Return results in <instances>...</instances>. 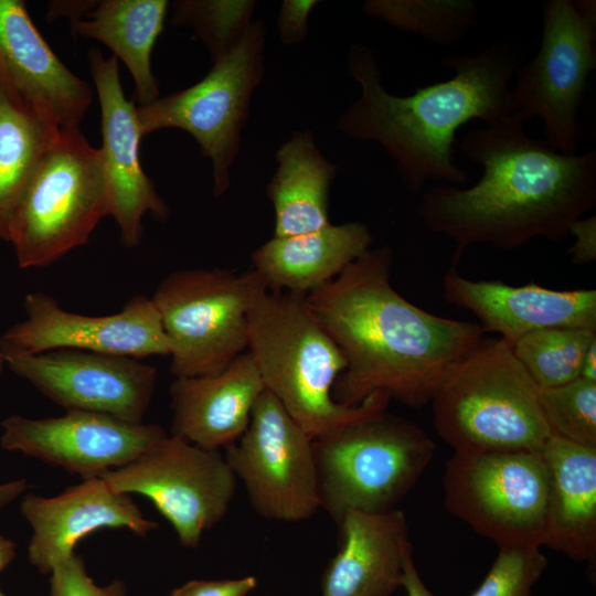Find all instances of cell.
Here are the masks:
<instances>
[{
  "mask_svg": "<svg viewBox=\"0 0 596 596\" xmlns=\"http://www.w3.org/2000/svg\"><path fill=\"white\" fill-rule=\"evenodd\" d=\"M393 252L370 248L306 295L345 370L332 395L345 406L381 394L411 407L430 402L449 370L485 338L477 322L430 313L391 283Z\"/></svg>",
  "mask_w": 596,
  "mask_h": 596,
  "instance_id": "obj_1",
  "label": "cell"
},
{
  "mask_svg": "<svg viewBox=\"0 0 596 596\" xmlns=\"http://www.w3.org/2000/svg\"><path fill=\"white\" fill-rule=\"evenodd\" d=\"M482 167L471 187L438 184L418 215L455 244L454 263L472 244L509 251L533 238L560 241L596 205V150L564 155L529 136L512 115L468 130L459 143Z\"/></svg>",
  "mask_w": 596,
  "mask_h": 596,
  "instance_id": "obj_2",
  "label": "cell"
},
{
  "mask_svg": "<svg viewBox=\"0 0 596 596\" xmlns=\"http://www.w3.org/2000/svg\"><path fill=\"white\" fill-rule=\"evenodd\" d=\"M441 65L453 70L449 79L396 96L384 88L371 47L352 44L348 53V73L360 95L342 111L337 128L349 138L380 145L413 193L429 180L467 184L466 170L454 160L457 129L473 119L488 124L515 113L510 84L521 60L510 45L449 54Z\"/></svg>",
  "mask_w": 596,
  "mask_h": 596,
  "instance_id": "obj_3",
  "label": "cell"
},
{
  "mask_svg": "<svg viewBox=\"0 0 596 596\" xmlns=\"http://www.w3.org/2000/svg\"><path fill=\"white\" fill-rule=\"evenodd\" d=\"M247 351L265 389L312 439L391 402L381 394L355 406L334 401L333 386L345 361L313 316L306 295L264 294L249 315Z\"/></svg>",
  "mask_w": 596,
  "mask_h": 596,
  "instance_id": "obj_4",
  "label": "cell"
},
{
  "mask_svg": "<svg viewBox=\"0 0 596 596\" xmlns=\"http://www.w3.org/2000/svg\"><path fill=\"white\" fill-rule=\"evenodd\" d=\"M438 436L459 453H540L552 437L539 387L501 338H483L430 402Z\"/></svg>",
  "mask_w": 596,
  "mask_h": 596,
  "instance_id": "obj_5",
  "label": "cell"
},
{
  "mask_svg": "<svg viewBox=\"0 0 596 596\" xmlns=\"http://www.w3.org/2000/svg\"><path fill=\"white\" fill-rule=\"evenodd\" d=\"M377 408L312 439L320 509L383 513L416 485L436 445L419 426Z\"/></svg>",
  "mask_w": 596,
  "mask_h": 596,
  "instance_id": "obj_6",
  "label": "cell"
},
{
  "mask_svg": "<svg viewBox=\"0 0 596 596\" xmlns=\"http://www.w3.org/2000/svg\"><path fill=\"white\" fill-rule=\"evenodd\" d=\"M108 215L99 148L78 127L61 129L12 215L8 242L21 268L45 267L85 245Z\"/></svg>",
  "mask_w": 596,
  "mask_h": 596,
  "instance_id": "obj_7",
  "label": "cell"
},
{
  "mask_svg": "<svg viewBox=\"0 0 596 596\" xmlns=\"http://www.w3.org/2000/svg\"><path fill=\"white\" fill-rule=\"evenodd\" d=\"M268 286L254 269H181L168 274L151 300L169 341L174 377L212 375L248 349L249 315Z\"/></svg>",
  "mask_w": 596,
  "mask_h": 596,
  "instance_id": "obj_8",
  "label": "cell"
},
{
  "mask_svg": "<svg viewBox=\"0 0 596 596\" xmlns=\"http://www.w3.org/2000/svg\"><path fill=\"white\" fill-rule=\"evenodd\" d=\"M266 28L253 21L241 42L213 62L194 85L155 102L137 106L142 137L177 128L189 132L212 163L213 193L224 194L231 184L251 100L265 73Z\"/></svg>",
  "mask_w": 596,
  "mask_h": 596,
  "instance_id": "obj_9",
  "label": "cell"
},
{
  "mask_svg": "<svg viewBox=\"0 0 596 596\" xmlns=\"http://www.w3.org/2000/svg\"><path fill=\"white\" fill-rule=\"evenodd\" d=\"M540 49L515 72L510 89L524 124L543 121L544 141L564 155H575L584 136L579 109L587 78L596 66L595 0H549L542 11Z\"/></svg>",
  "mask_w": 596,
  "mask_h": 596,
  "instance_id": "obj_10",
  "label": "cell"
},
{
  "mask_svg": "<svg viewBox=\"0 0 596 596\" xmlns=\"http://www.w3.org/2000/svg\"><path fill=\"white\" fill-rule=\"evenodd\" d=\"M445 507L503 545L545 543L549 475L540 453H459L443 476Z\"/></svg>",
  "mask_w": 596,
  "mask_h": 596,
  "instance_id": "obj_11",
  "label": "cell"
},
{
  "mask_svg": "<svg viewBox=\"0 0 596 596\" xmlns=\"http://www.w3.org/2000/svg\"><path fill=\"white\" fill-rule=\"evenodd\" d=\"M99 477L117 492L148 498L188 549L198 547L204 532L224 518L237 483L221 450L171 434Z\"/></svg>",
  "mask_w": 596,
  "mask_h": 596,
  "instance_id": "obj_12",
  "label": "cell"
},
{
  "mask_svg": "<svg viewBox=\"0 0 596 596\" xmlns=\"http://www.w3.org/2000/svg\"><path fill=\"white\" fill-rule=\"evenodd\" d=\"M224 456L260 517L300 522L320 509L312 438L267 390Z\"/></svg>",
  "mask_w": 596,
  "mask_h": 596,
  "instance_id": "obj_13",
  "label": "cell"
},
{
  "mask_svg": "<svg viewBox=\"0 0 596 596\" xmlns=\"http://www.w3.org/2000/svg\"><path fill=\"white\" fill-rule=\"evenodd\" d=\"M7 366L66 411H86L143 423L157 369L139 359L56 349L36 354H6Z\"/></svg>",
  "mask_w": 596,
  "mask_h": 596,
  "instance_id": "obj_14",
  "label": "cell"
},
{
  "mask_svg": "<svg viewBox=\"0 0 596 596\" xmlns=\"http://www.w3.org/2000/svg\"><path fill=\"white\" fill-rule=\"evenodd\" d=\"M25 318L1 337L3 354L75 349L142 360L169 355L170 347L151 297L135 296L113 315L87 316L63 309L42 291L25 296Z\"/></svg>",
  "mask_w": 596,
  "mask_h": 596,
  "instance_id": "obj_15",
  "label": "cell"
},
{
  "mask_svg": "<svg viewBox=\"0 0 596 596\" xmlns=\"http://www.w3.org/2000/svg\"><path fill=\"white\" fill-rule=\"evenodd\" d=\"M1 426L3 449L34 457L83 479L131 462L168 435L158 424H135L86 411L39 419L12 415Z\"/></svg>",
  "mask_w": 596,
  "mask_h": 596,
  "instance_id": "obj_16",
  "label": "cell"
},
{
  "mask_svg": "<svg viewBox=\"0 0 596 596\" xmlns=\"http://www.w3.org/2000/svg\"><path fill=\"white\" fill-rule=\"evenodd\" d=\"M88 61L100 106L99 150L110 216L119 228L123 244L131 248L141 241L143 216L150 214L164 220L170 210L141 167L139 145L142 136L137 106L125 96L118 60L114 55L106 58L98 49H92Z\"/></svg>",
  "mask_w": 596,
  "mask_h": 596,
  "instance_id": "obj_17",
  "label": "cell"
},
{
  "mask_svg": "<svg viewBox=\"0 0 596 596\" xmlns=\"http://www.w3.org/2000/svg\"><path fill=\"white\" fill-rule=\"evenodd\" d=\"M21 514L32 528L30 563L42 574L75 553L86 535L103 529H127L146 536L158 528L130 494L113 490L102 477L83 479L54 497L23 496Z\"/></svg>",
  "mask_w": 596,
  "mask_h": 596,
  "instance_id": "obj_18",
  "label": "cell"
},
{
  "mask_svg": "<svg viewBox=\"0 0 596 596\" xmlns=\"http://www.w3.org/2000/svg\"><path fill=\"white\" fill-rule=\"evenodd\" d=\"M0 84L62 129L78 127L93 102L92 87L52 51L21 0H0Z\"/></svg>",
  "mask_w": 596,
  "mask_h": 596,
  "instance_id": "obj_19",
  "label": "cell"
},
{
  "mask_svg": "<svg viewBox=\"0 0 596 596\" xmlns=\"http://www.w3.org/2000/svg\"><path fill=\"white\" fill-rule=\"evenodd\" d=\"M445 299L470 311L483 332L513 344L545 329L596 330V290H555L536 284L511 286L500 280H472L456 265L443 277Z\"/></svg>",
  "mask_w": 596,
  "mask_h": 596,
  "instance_id": "obj_20",
  "label": "cell"
},
{
  "mask_svg": "<svg viewBox=\"0 0 596 596\" xmlns=\"http://www.w3.org/2000/svg\"><path fill=\"white\" fill-rule=\"evenodd\" d=\"M337 525L340 545L323 570L322 596H392L413 555L405 513L349 511Z\"/></svg>",
  "mask_w": 596,
  "mask_h": 596,
  "instance_id": "obj_21",
  "label": "cell"
},
{
  "mask_svg": "<svg viewBox=\"0 0 596 596\" xmlns=\"http://www.w3.org/2000/svg\"><path fill=\"white\" fill-rule=\"evenodd\" d=\"M265 390L248 351L216 374L175 377L169 389L171 435L206 449H226L246 430Z\"/></svg>",
  "mask_w": 596,
  "mask_h": 596,
  "instance_id": "obj_22",
  "label": "cell"
},
{
  "mask_svg": "<svg viewBox=\"0 0 596 596\" xmlns=\"http://www.w3.org/2000/svg\"><path fill=\"white\" fill-rule=\"evenodd\" d=\"M372 242L369 227L361 222L273 236L253 252V269L269 290L308 295L334 279L370 249Z\"/></svg>",
  "mask_w": 596,
  "mask_h": 596,
  "instance_id": "obj_23",
  "label": "cell"
},
{
  "mask_svg": "<svg viewBox=\"0 0 596 596\" xmlns=\"http://www.w3.org/2000/svg\"><path fill=\"white\" fill-rule=\"evenodd\" d=\"M549 475L544 545L572 560L596 562V448L552 436L541 451Z\"/></svg>",
  "mask_w": 596,
  "mask_h": 596,
  "instance_id": "obj_24",
  "label": "cell"
},
{
  "mask_svg": "<svg viewBox=\"0 0 596 596\" xmlns=\"http://www.w3.org/2000/svg\"><path fill=\"white\" fill-rule=\"evenodd\" d=\"M276 170L267 184L275 213L273 236H291L328 226L330 187L337 166L316 143L310 130H299L276 151Z\"/></svg>",
  "mask_w": 596,
  "mask_h": 596,
  "instance_id": "obj_25",
  "label": "cell"
},
{
  "mask_svg": "<svg viewBox=\"0 0 596 596\" xmlns=\"http://www.w3.org/2000/svg\"><path fill=\"white\" fill-rule=\"evenodd\" d=\"M168 8L167 0H102L73 28L75 35L102 42L126 65L139 106L159 98L150 60Z\"/></svg>",
  "mask_w": 596,
  "mask_h": 596,
  "instance_id": "obj_26",
  "label": "cell"
},
{
  "mask_svg": "<svg viewBox=\"0 0 596 596\" xmlns=\"http://www.w3.org/2000/svg\"><path fill=\"white\" fill-rule=\"evenodd\" d=\"M58 126L0 84V238L8 242L12 215Z\"/></svg>",
  "mask_w": 596,
  "mask_h": 596,
  "instance_id": "obj_27",
  "label": "cell"
},
{
  "mask_svg": "<svg viewBox=\"0 0 596 596\" xmlns=\"http://www.w3.org/2000/svg\"><path fill=\"white\" fill-rule=\"evenodd\" d=\"M364 13L437 45L461 41L477 25L472 0H366Z\"/></svg>",
  "mask_w": 596,
  "mask_h": 596,
  "instance_id": "obj_28",
  "label": "cell"
},
{
  "mask_svg": "<svg viewBox=\"0 0 596 596\" xmlns=\"http://www.w3.org/2000/svg\"><path fill=\"white\" fill-rule=\"evenodd\" d=\"M596 330L553 328L530 333L512 344L513 353L539 389H550L581 377Z\"/></svg>",
  "mask_w": 596,
  "mask_h": 596,
  "instance_id": "obj_29",
  "label": "cell"
},
{
  "mask_svg": "<svg viewBox=\"0 0 596 596\" xmlns=\"http://www.w3.org/2000/svg\"><path fill=\"white\" fill-rule=\"evenodd\" d=\"M171 22L189 26L205 44L213 62L228 54L253 23V0H179Z\"/></svg>",
  "mask_w": 596,
  "mask_h": 596,
  "instance_id": "obj_30",
  "label": "cell"
},
{
  "mask_svg": "<svg viewBox=\"0 0 596 596\" xmlns=\"http://www.w3.org/2000/svg\"><path fill=\"white\" fill-rule=\"evenodd\" d=\"M539 401L552 436L596 448V382H573L539 389Z\"/></svg>",
  "mask_w": 596,
  "mask_h": 596,
  "instance_id": "obj_31",
  "label": "cell"
},
{
  "mask_svg": "<svg viewBox=\"0 0 596 596\" xmlns=\"http://www.w3.org/2000/svg\"><path fill=\"white\" fill-rule=\"evenodd\" d=\"M547 565L541 546H499L489 572L469 596H531Z\"/></svg>",
  "mask_w": 596,
  "mask_h": 596,
  "instance_id": "obj_32",
  "label": "cell"
},
{
  "mask_svg": "<svg viewBox=\"0 0 596 596\" xmlns=\"http://www.w3.org/2000/svg\"><path fill=\"white\" fill-rule=\"evenodd\" d=\"M127 586L115 579L105 586L97 585L88 575L82 556L74 553L50 573L49 596H126Z\"/></svg>",
  "mask_w": 596,
  "mask_h": 596,
  "instance_id": "obj_33",
  "label": "cell"
},
{
  "mask_svg": "<svg viewBox=\"0 0 596 596\" xmlns=\"http://www.w3.org/2000/svg\"><path fill=\"white\" fill-rule=\"evenodd\" d=\"M318 3L315 0H284L281 2L277 29L279 40L284 45H296L307 38L309 17Z\"/></svg>",
  "mask_w": 596,
  "mask_h": 596,
  "instance_id": "obj_34",
  "label": "cell"
},
{
  "mask_svg": "<svg viewBox=\"0 0 596 596\" xmlns=\"http://www.w3.org/2000/svg\"><path fill=\"white\" fill-rule=\"evenodd\" d=\"M257 586L253 575L233 579H192L171 590L169 596H246Z\"/></svg>",
  "mask_w": 596,
  "mask_h": 596,
  "instance_id": "obj_35",
  "label": "cell"
},
{
  "mask_svg": "<svg viewBox=\"0 0 596 596\" xmlns=\"http://www.w3.org/2000/svg\"><path fill=\"white\" fill-rule=\"evenodd\" d=\"M574 242L568 248L572 263L587 264L596 260V216H583L576 220L568 230Z\"/></svg>",
  "mask_w": 596,
  "mask_h": 596,
  "instance_id": "obj_36",
  "label": "cell"
},
{
  "mask_svg": "<svg viewBox=\"0 0 596 596\" xmlns=\"http://www.w3.org/2000/svg\"><path fill=\"white\" fill-rule=\"evenodd\" d=\"M97 1H51L47 10V21L67 17L72 29L95 7Z\"/></svg>",
  "mask_w": 596,
  "mask_h": 596,
  "instance_id": "obj_37",
  "label": "cell"
},
{
  "mask_svg": "<svg viewBox=\"0 0 596 596\" xmlns=\"http://www.w3.org/2000/svg\"><path fill=\"white\" fill-rule=\"evenodd\" d=\"M407 596H436L422 581L418 571L415 566L413 555L407 558L402 577V586Z\"/></svg>",
  "mask_w": 596,
  "mask_h": 596,
  "instance_id": "obj_38",
  "label": "cell"
},
{
  "mask_svg": "<svg viewBox=\"0 0 596 596\" xmlns=\"http://www.w3.org/2000/svg\"><path fill=\"white\" fill-rule=\"evenodd\" d=\"M28 489L29 485L24 479L0 483V509L24 494Z\"/></svg>",
  "mask_w": 596,
  "mask_h": 596,
  "instance_id": "obj_39",
  "label": "cell"
},
{
  "mask_svg": "<svg viewBox=\"0 0 596 596\" xmlns=\"http://www.w3.org/2000/svg\"><path fill=\"white\" fill-rule=\"evenodd\" d=\"M581 377L596 382V342H594L587 350L583 364Z\"/></svg>",
  "mask_w": 596,
  "mask_h": 596,
  "instance_id": "obj_40",
  "label": "cell"
},
{
  "mask_svg": "<svg viewBox=\"0 0 596 596\" xmlns=\"http://www.w3.org/2000/svg\"><path fill=\"white\" fill-rule=\"evenodd\" d=\"M15 557V544L3 535H0V572L3 571Z\"/></svg>",
  "mask_w": 596,
  "mask_h": 596,
  "instance_id": "obj_41",
  "label": "cell"
},
{
  "mask_svg": "<svg viewBox=\"0 0 596 596\" xmlns=\"http://www.w3.org/2000/svg\"><path fill=\"white\" fill-rule=\"evenodd\" d=\"M4 366H7V364H6L3 350H2V347H1V343H0V374L2 373Z\"/></svg>",
  "mask_w": 596,
  "mask_h": 596,
  "instance_id": "obj_42",
  "label": "cell"
},
{
  "mask_svg": "<svg viewBox=\"0 0 596 596\" xmlns=\"http://www.w3.org/2000/svg\"><path fill=\"white\" fill-rule=\"evenodd\" d=\"M0 596H6V595L0 590Z\"/></svg>",
  "mask_w": 596,
  "mask_h": 596,
  "instance_id": "obj_43",
  "label": "cell"
}]
</instances>
